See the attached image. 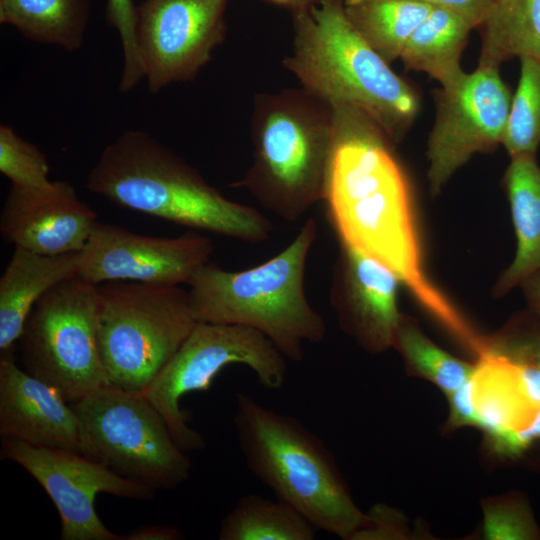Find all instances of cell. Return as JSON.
Returning a JSON list of instances; mask_svg holds the SVG:
<instances>
[{
  "label": "cell",
  "mask_w": 540,
  "mask_h": 540,
  "mask_svg": "<svg viewBox=\"0 0 540 540\" xmlns=\"http://www.w3.org/2000/svg\"><path fill=\"white\" fill-rule=\"evenodd\" d=\"M333 109L323 201L340 243L390 269L431 318L472 354L479 353L483 335L426 273L411 184L392 142L363 112Z\"/></svg>",
  "instance_id": "obj_1"
},
{
  "label": "cell",
  "mask_w": 540,
  "mask_h": 540,
  "mask_svg": "<svg viewBox=\"0 0 540 540\" xmlns=\"http://www.w3.org/2000/svg\"><path fill=\"white\" fill-rule=\"evenodd\" d=\"M86 187L121 207L192 230L250 243L266 241L273 232L261 212L225 197L142 130L124 131L103 149Z\"/></svg>",
  "instance_id": "obj_2"
},
{
  "label": "cell",
  "mask_w": 540,
  "mask_h": 540,
  "mask_svg": "<svg viewBox=\"0 0 540 540\" xmlns=\"http://www.w3.org/2000/svg\"><path fill=\"white\" fill-rule=\"evenodd\" d=\"M291 14L293 44L284 67L306 91L332 108L363 112L398 142L419 111V98L356 30L344 0H319Z\"/></svg>",
  "instance_id": "obj_3"
},
{
  "label": "cell",
  "mask_w": 540,
  "mask_h": 540,
  "mask_svg": "<svg viewBox=\"0 0 540 540\" xmlns=\"http://www.w3.org/2000/svg\"><path fill=\"white\" fill-rule=\"evenodd\" d=\"M233 425L252 474L316 529L351 540L367 524L334 456L299 420L237 393Z\"/></svg>",
  "instance_id": "obj_4"
},
{
  "label": "cell",
  "mask_w": 540,
  "mask_h": 540,
  "mask_svg": "<svg viewBox=\"0 0 540 540\" xmlns=\"http://www.w3.org/2000/svg\"><path fill=\"white\" fill-rule=\"evenodd\" d=\"M316 237V223L309 218L286 248L260 265L243 271L203 265L188 283L195 320L255 329L286 359L302 361L304 344L326 336L325 321L310 305L304 287Z\"/></svg>",
  "instance_id": "obj_5"
},
{
  "label": "cell",
  "mask_w": 540,
  "mask_h": 540,
  "mask_svg": "<svg viewBox=\"0 0 540 540\" xmlns=\"http://www.w3.org/2000/svg\"><path fill=\"white\" fill-rule=\"evenodd\" d=\"M333 119L334 109L302 87L257 94L252 163L232 186L245 188L283 220L297 221L323 201Z\"/></svg>",
  "instance_id": "obj_6"
},
{
  "label": "cell",
  "mask_w": 540,
  "mask_h": 540,
  "mask_svg": "<svg viewBox=\"0 0 540 540\" xmlns=\"http://www.w3.org/2000/svg\"><path fill=\"white\" fill-rule=\"evenodd\" d=\"M98 286V346L110 384L143 391L188 337L195 320L180 285L114 281Z\"/></svg>",
  "instance_id": "obj_7"
},
{
  "label": "cell",
  "mask_w": 540,
  "mask_h": 540,
  "mask_svg": "<svg viewBox=\"0 0 540 540\" xmlns=\"http://www.w3.org/2000/svg\"><path fill=\"white\" fill-rule=\"evenodd\" d=\"M70 404L79 419L80 454L154 491L189 478L190 458L141 392L107 384Z\"/></svg>",
  "instance_id": "obj_8"
},
{
  "label": "cell",
  "mask_w": 540,
  "mask_h": 540,
  "mask_svg": "<svg viewBox=\"0 0 540 540\" xmlns=\"http://www.w3.org/2000/svg\"><path fill=\"white\" fill-rule=\"evenodd\" d=\"M98 286L66 279L34 305L18 339L21 367L69 403L110 384L98 346Z\"/></svg>",
  "instance_id": "obj_9"
},
{
  "label": "cell",
  "mask_w": 540,
  "mask_h": 540,
  "mask_svg": "<svg viewBox=\"0 0 540 540\" xmlns=\"http://www.w3.org/2000/svg\"><path fill=\"white\" fill-rule=\"evenodd\" d=\"M230 364L250 368L267 389L278 390L285 383L286 358L265 335L241 325L197 322L169 362L141 391L185 452L203 449L205 441L187 424L181 398L191 392L207 391Z\"/></svg>",
  "instance_id": "obj_10"
},
{
  "label": "cell",
  "mask_w": 540,
  "mask_h": 540,
  "mask_svg": "<svg viewBox=\"0 0 540 540\" xmlns=\"http://www.w3.org/2000/svg\"><path fill=\"white\" fill-rule=\"evenodd\" d=\"M0 455L23 467L53 501L61 520V540H120L95 510L98 493L151 500L155 491L122 477L78 452L36 446L2 436Z\"/></svg>",
  "instance_id": "obj_11"
},
{
  "label": "cell",
  "mask_w": 540,
  "mask_h": 540,
  "mask_svg": "<svg viewBox=\"0 0 540 540\" xmlns=\"http://www.w3.org/2000/svg\"><path fill=\"white\" fill-rule=\"evenodd\" d=\"M512 94L499 68L478 66L435 92L436 118L428 139V182L437 196L472 155L493 150L505 133Z\"/></svg>",
  "instance_id": "obj_12"
},
{
  "label": "cell",
  "mask_w": 540,
  "mask_h": 540,
  "mask_svg": "<svg viewBox=\"0 0 540 540\" xmlns=\"http://www.w3.org/2000/svg\"><path fill=\"white\" fill-rule=\"evenodd\" d=\"M228 0H143L137 6L136 43L153 94L196 78L226 36Z\"/></svg>",
  "instance_id": "obj_13"
},
{
  "label": "cell",
  "mask_w": 540,
  "mask_h": 540,
  "mask_svg": "<svg viewBox=\"0 0 540 540\" xmlns=\"http://www.w3.org/2000/svg\"><path fill=\"white\" fill-rule=\"evenodd\" d=\"M213 249L212 241L195 231L156 237L98 221L80 251L78 276L94 285L114 281L188 285L209 262Z\"/></svg>",
  "instance_id": "obj_14"
},
{
  "label": "cell",
  "mask_w": 540,
  "mask_h": 540,
  "mask_svg": "<svg viewBox=\"0 0 540 540\" xmlns=\"http://www.w3.org/2000/svg\"><path fill=\"white\" fill-rule=\"evenodd\" d=\"M400 284L390 269L340 243L330 303L340 328L369 353L379 354L393 347L402 316L397 306Z\"/></svg>",
  "instance_id": "obj_15"
},
{
  "label": "cell",
  "mask_w": 540,
  "mask_h": 540,
  "mask_svg": "<svg viewBox=\"0 0 540 540\" xmlns=\"http://www.w3.org/2000/svg\"><path fill=\"white\" fill-rule=\"evenodd\" d=\"M98 216L67 181L44 188L12 186L0 214L2 237L35 253L57 255L80 252Z\"/></svg>",
  "instance_id": "obj_16"
},
{
  "label": "cell",
  "mask_w": 540,
  "mask_h": 540,
  "mask_svg": "<svg viewBox=\"0 0 540 540\" xmlns=\"http://www.w3.org/2000/svg\"><path fill=\"white\" fill-rule=\"evenodd\" d=\"M62 395L18 365L14 347L0 357V433L36 446L80 453L79 419Z\"/></svg>",
  "instance_id": "obj_17"
},
{
  "label": "cell",
  "mask_w": 540,
  "mask_h": 540,
  "mask_svg": "<svg viewBox=\"0 0 540 540\" xmlns=\"http://www.w3.org/2000/svg\"><path fill=\"white\" fill-rule=\"evenodd\" d=\"M79 267L80 252L45 255L15 247L0 278V352L14 347L36 302L78 276Z\"/></svg>",
  "instance_id": "obj_18"
},
{
  "label": "cell",
  "mask_w": 540,
  "mask_h": 540,
  "mask_svg": "<svg viewBox=\"0 0 540 540\" xmlns=\"http://www.w3.org/2000/svg\"><path fill=\"white\" fill-rule=\"evenodd\" d=\"M516 235L513 261L499 276L493 294L504 296L540 271V167L536 155L511 157L502 179Z\"/></svg>",
  "instance_id": "obj_19"
},
{
  "label": "cell",
  "mask_w": 540,
  "mask_h": 540,
  "mask_svg": "<svg viewBox=\"0 0 540 540\" xmlns=\"http://www.w3.org/2000/svg\"><path fill=\"white\" fill-rule=\"evenodd\" d=\"M472 29L461 15L433 6L408 39L400 59L406 69L424 72L441 87H449L465 74L460 58Z\"/></svg>",
  "instance_id": "obj_20"
},
{
  "label": "cell",
  "mask_w": 540,
  "mask_h": 540,
  "mask_svg": "<svg viewBox=\"0 0 540 540\" xmlns=\"http://www.w3.org/2000/svg\"><path fill=\"white\" fill-rule=\"evenodd\" d=\"M91 0H0V22L23 37L73 52L84 42Z\"/></svg>",
  "instance_id": "obj_21"
},
{
  "label": "cell",
  "mask_w": 540,
  "mask_h": 540,
  "mask_svg": "<svg viewBox=\"0 0 540 540\" xmlns=\"http://www.w3.org/2000/svg\"><path fill=\"white\" fill-rule=\"evenodd\" d=\"M478 28V66L499 68L514 57L540 61V0H493Z\"/></svg>",
  "instance_id": "obj_22"
},
{
  "label": "cell",
  "mask_w": 540,
  "mask_h": 540,
  "mask_svg": "<svg viewBox=\"0 0 540 540\" xmlns=\"http://www.w3.org/2000/svg\"><path fill=\"white\" fill-rule=\"evenodd\" d=\"M344 8L360 35L390 64L433 6L421 0H344Z\"/></svg>",
  "instance_id": "obj_23"
},
{
  "label": "cell",
  "mask_w": 540,
  "mask_h": 540,
  "mask_svg": "<svg viewBox=\"0 0 540 540\" xmlns=\"http://www.w3.org/2000/svg\"><path fill=\"white\" fill-rule=\"evenodd\" d=\"M475 364L472 389L477 428L482 429L488 439L520 428L519 423L524 426L523 407L531 404L524 396L513 368L490 353L479 357Z\"/></svg>",
  "instance_id": "obj_24"
},
{
  "label": "cell",
  "mask_w": 540,
  "mask_h": 540,
  "mask_svg": "<svg viewBox=\"0 0 540 540\" xmlns=\"http://www.w3.org/2000/svg\"><path fill=\"white\" fill-rule=\"evenodd\" d=\"M315 530L289 504L248 494L223 518L218 536L220 540H312Z\"/></svg>",
  "instance_id": "obj_25"
},
{
  "label": "cell",
  "mask_w": 540,
  "mask_h": 540,
  "mask_svg": "<svg viewBox=\"0 0 540 540\" xmlns=\"http://www.w3.org/2000/svg\"><path fill=\"white\" fill-rule=\"evenodd\" d=\"M393 348L401 355L409 375L425 379L446 396L468 382L476 364L463 361L440 348L410 316L402 314Z\"/></svg>",
  "instance_id": "obj_26"
},
{
  "label": "cell",
  "mask_w": 540,
  "mask_h": 540,
  "mask_svg": "<svg viewBox=\"0 0 540 540\" xmlns=\"http://www.w3.org/2000/svg\"><path fill=\"white\" fill-rule=\"evenodd\" d=\"M485 339V353L504 359L513 368L524 396L539 408L540 313L531 309L520 313Z\"/></svg>",
  "instance_id": "obj_27"
},
{
  "label": "cell",
  "mask_w": 540,
  "mask_h": 540,
  "mask_svg": "<svg viewBox=\"0 0 540 540\" xmlns=\"http://www.w3.org/2000/svg\"><path fill=\"white\" fill-rule=\"evenodd\" d=\"M520 63V77L501 143L510 157L536 155L540 144V61L522 57Z\"/></svg>",
  "instance_id": "obj_28"
},
{
  "label": "cell",
  "mask_w": 540,
  "mask_h": 540,
  "mask_svg": "<svg viewBox=\"0 0 540 540\" xmlns=\"http://www.w3.org/2000/svg\"><path fill=\"white\" fill-rule=\"evenodd\" d=\"M0 172L12 186L21 188H44L52 182L46 156L4 124L0 126Z\"/></svg>",
  "instance_id": "obj_29"
},
{
  "label": "cell",
  "mask_w": 540,
  "mask_h": 540,
  "mask_svg": "<svg viewBox=\"0 0 540 540\" xmlns=\"http://www.w3.org/2000/svg\"><path fill=\"white\" fill-rule=\"evenodd\" d=\"M483 536L493 540L540 539V530L528 505L518 496L485 499Z\"/></svg>",
  "instance_id": "obj_30"
},
{
  "label": "cell",
  "mask_w": 540,
  "mask_h": 540,
  "mask_svg": "<svg viewBox=\"0 0 540 540\" xmlns=\"http://www.w3.org/2000/svg\"><path fill=\"white\" fill-rule=\"evenodd\" d=\"M105 16L121 40L123 67L119 90L127 93L144 79L136 43L137 6L133 0H107Z\"/></svg>",
  "instance_id": "obj_31"
},
{
  "label": "cell",
  "mask_w": 540,
  "mask_h": 540,
  "mask_svg": "<svg viewBox=\"0 0 540 540\" xmlns=\"http://www.w3.org/2000/svg\"><path fill=\"white\" fill-rule=\"evenodd\" d=\"M538 441H540V407L524 426L506 431L491 439L488 444L494 453L515 457Z\"/></svg>",
  "instance_id": "obj_32"
},
{
  "label": "cell",
  "mask_w": 540,
  "mask_h": 540,
  "mask_svg": "<svg viewBox=\"0 0 540 540\" xmlns=\"http://www.w3.org/2000/svg\"><path fill=\"white\" fill-rule=\"evenodd\" d=\"M367 517V524L353 539H388L404 535L399 513L385 505L374 506Z\"/></svg>",
  "instance_id": "obj_33"
},
{
  "label": "cell",
  "mask_w": 540,
  "mask_h": 540,
  "mask_svg": "<svg viewBox=\"0 0 540 540\" xmlns=\"http://www.w3.org/2000/svg\"><path fill=\"white\" fill-rule=\"evenodd\" d=\"M446 397L449 403V417L445 425L447 431L465 426L477 427L472 378Z\"/></svg>",
  "instance_id": "obj_34"
},
{
  "label": "cell",
  "mask_w": 540,
  "mask_h": 540,
  "mask_svg": "<svg viewBox=\"0 0 540 540\" xmlns=\"http://www.w3.org/2000/svg\"><path fill=\"white\" fill-rule=\"evenodd\" d=\"M432 6L447 8L465 18L474 28L484 20L493 0H421Z\"/></svg>",
  "instance_id": "obj_35"
},
{
  "label": "cell",
  "mask_w": 540,
  "mask_h": 540,
  "mask_svg": "<svg viewBox=\"0 0 540 540\" xmlns=\"http://www.w3.org/2000/svg\"><path fill=\"white\" fill-rule=\"evenodd\" d=\"M181 531L170 525H141L123 536L124 540H179Z\"/></svg>",
  "instance_id": "obj_36"
},
{
  "label": "cell",
  "mask_w": 540,
  "mask_h": 540,
  "mask_svg": "<svg viewBox=\"0 0 540 540\" xmlns=\"http://www.w3.org/2000/svg\"><path fill=\"white\" fill-rule=\"evenodd\" d=\"M531 310L540 313V271L525 278L519 285Z\"/></svg>",
  "instance_id": "obj_37"
},
{
  "label": "cell",
  "mask_w": 540,
  "mask_h": 540,
  "mask_svg": "<svg viewBox=\"0 0 540 540\" xmlns=\"http://www.w3.org/2000/svg\"><path fill=\"white\" fill-rule=\"evenodd\" d=\"M264 2L278 5L289 9L291 12L299 9L307 8L319 0H262Z\"/></svg>",
  "instance_id": "obj_38"
}]
</instances>
